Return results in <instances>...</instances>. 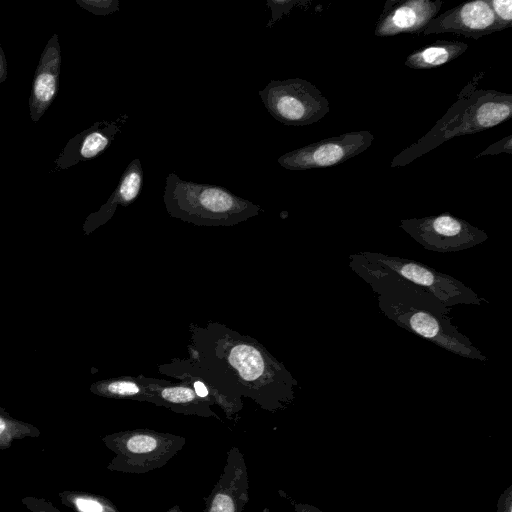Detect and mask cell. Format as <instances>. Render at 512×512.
I'll return each mask as SVG.
<instances>
[{"instance_id": "1", "label": "cell", "mask_w": 512, "mask_h": 512, "mask_svg": "<svg viewBox=\"0 0 512 512\" xmlns=\"http://www.w3.org/2000/svg\"><path fill=\"white\" fill-rule=\"evenodd\" d=\"M377 294L381 312L398 326L460 357L488 358L452 323L450 308L421 287L402 280L368 283Z\"/></svg>"}, {"instance_id": "2", "label": "cell", "mask_w": 512, "mask_h": 512, "mask_svg": "<svg viewBox=\"0 0 512 512\" xmlns=\"http://www.w3.org/2000/svg\"><path fill=\"white\" fill-rule=\"evenodd\" d=\"M483 75L476 74L435 125L392 159V168L405 166L454 137L475 134L511 118L512 94L477 88Z\"/></svg>"}, {"instance_id": "3", "label": "cell", "mask_w": 512, "mask_h": 512, "mask_svg": "<svg viewBox=\"0 0 512 512\" xmlns=\"http://www.w3.org/2000/svg\"><path fill=\"white\" fill-rule=\"evenodd\" d=\"M350 268L366 283L402 280L423 288L447 308L481 305L484 298L460 280L417 260L380 252H358L349 256Z\"/></svg>"}, {"instance_id": "4", "label": "cell", "mask_w": 512, "mask_h": 512, "mask_svg": "<svg viewBox=\"0 0 512 512\" xmlns=\"http://www.w3.org/2000/svg\"><path fill=\"white\" fill-rule=\"evenodd\" d=\"M163 199L172 217L196 225L231 226L261 210L222 186L185 181L175 173L166 177Z\"/></svg>"}, {"instance_id": "5", "label": "cell", "mask_w": 512, "mask_h": 512, "mask_svg": "<svg viewBox=\"0 0 512 512\" xmlns=\"http://www.w3.org/2000/svg\"><path fill=\"white\" fill-rule=\"evenodd\" d=\"M102 441L115 454L107 469L131 474L163 467L186 443L182 436L151 429L115 432L104 436Z\"/></svg>"}, {"instance_id": "6", "label": "cell", "mask_w": 512, "mask_h": 512, "mask_svg": "<svg viewBox=\"0 0 512 512\" xmlns=\"http://www.w3.org/2000/svg\"><path fill=\"white\" fill-rule=\"evenodd\" d=\"M259 96L270 115L289 126L316 123L330 110L321 91L301 78L271 80L259 91Z\"/></svg>"}, {"instance_id": "7", "label": "cell", "mask_w": 512, "mask_h": 512, "mask_svg": "<svg viewBox=\"0 0 512 512\" xmlns=\"http://www.w3.org/2000/svg\"><path fill=\"white\" fill-rule=\"evenodd\" d=\"M399 227L425 249L458 252L473 248L488 240V234L450 213L400 221Z\"/></svg>"}, {"instance_id": "8", "label": "cell", "mask_w": 512, "mask_h": 512, "mask_svg": "<svg viewBox=\"0 0 512 512\" xmlns=\"http://www.w3.org/2000/svg\"><path fill=\"white\" fill-rule=\"evenodd\" d=\"M373 140L374 135L366 130L348 132L289 151L277 162L288 170L330 167L359 155Z\"/></svg>"}, {"instance_id": "9", "label": "cell", "mask_w": 512, "mask_h": 512, "mask_svg": "<svg viewBox=\"0 0 512 512\" xmlns=\"http://www.w3.org/2000/svg\"><path fill=\"white\" fill-rule=\"evenodd\" d=\"M494 32L499 28L488 0H474L436 15L422 34L452 33L478 40Z\"/></svg>"}, {"instance_id": "10", "label": "cell", "mask_w": 512, "mask_h": 512, "mask_svg": "<svg viewBox=\"0 0 512 512\" xmlns=\"http://www.w3.org/2000/svg\"><path fill=\"white\" fill-rule=\"evenodd\" d=\"M249 480L244 455L238 447L227 452L219 480L204 499L203 512H243L249 501Z\"/></svg>"}, {"instance_id": "11", "label": "cell", "mask_w": 512, "mask_h": 512, "mask_svg": "<svg viewBox=\"0 0 512 512\" xmlns=\"http://www.w3.org/2000/svg\"><path fill=\"white\" fill-rule=\"evenodd\" d=\"M440 0H387L380 14L374 34L379 37L401 33H422L438 15Z\"/></svg>"}, {"instance_id": "12", "label": "cell", "mask_w": 512, "mask_h": 512, "mask_svg": "<svg viewBox=\"0 0 512 512\" xmlns=\"http://www.w3.org/2000/svg\"><path fill=\"white\" fill-rule=\"evenodd\" d=\"M128 115L114 120H102L72 137L55 159L58 169H68L79 162L93 159L104 153L121 132Z\"/></svg>"}, {"instance_id": "13", "label": "cell", "mask_w": 512, "mask_h": 512, "mask_svg": "<svg viewBox=\"0 0 512 512\" xmlns=\"http://www.w3.org/2000/svg\"><path fill=\"white\" fill-rule=\"evenodd\" d=\"M61 60L59 37L54 33L40 55L33 77L29 97V111L33 122L40 120L58 93Z\"/></svg>"}, {"instance_id": "14", "label": "cell", "mask_w": 512, "mask_h": 512, "mask_svg": "<svg viewBox=\"0 0 512 512\" xmlns=\"http://www.w3.org/2000/svg\"><path fill=\"white\" fill-rule=\"evenodd\" d=\"M143 185V168L139 159L132 160L108 200L96 212L87 216L83 224L86 235L105 224L114 215L118 206L126 207L139 196Z\"/></svg>"}, {"instance_id": "15", "label": "cell", "mask_w": 512, "mask_h": 512, "mask_svg": "<svg viewBox=\"0 0 512 512\" xmlns=\"http://www.w3.org/2000/svg\"><path fill=\"white\" fill-rule=\"evenodd\" d=\"M468 49V45L460 41L437 40L411 52L405 66L416 70L433 69L458 58Z\"/></svg>"}, {"instance_id": "16", "label": "cell", "mask_w": 512, "mask_h": 512, "mask_svg": "<svg viewBox=\"0 0 512 512\" xmlns=\"http://www.w3.org/2000/svg\"><path fill=\"white\" fill-rule=\"evenodd\" d=\"M156 404H163L176 412L209 417L215 414L209 409V401L200 398L189 386H171L151 390Z\"/></svg>"}, {"instance_id": "17", "label": "cell", "mask_w": 512, "mask_h": 512, "mask_svg": "<svg viewBox=\"0 0 512 512\" xmlns=\"http://www.w3.org/2000/svg\"><path fill=\"white\" fill-rule=\"evenodd\" d=\"M229 362L241 377L247 381H256L268 374L267 363L261 353L252 345L240 343L232 347Z\"/></svg>"}, {"instance_id": "18", "label": "cell", "mask_w": 512, "mask_h": 512, "mask_svg": "<svg viewBox=\"0 0 512 512\" xmlns=\"http://www.w3.org/2000/svg\"><path fill=\"white\" fill-rule=\"evenodd\" d=\"M90 391L98 396L115 399H137L155 403L152 393L140 384L127 379H107L93 383Z\"/></svg>"}, {"instance_id": "19", "label": "cell", "mask_w": 512, "mask_h": 512, "mask_svg": "<svg viewBox=\"0 0 512 512\" xmlns=\"http://www.w3.org/2000/svg\"><path fill=\"white\" fill-rule=\"evenodd\" d=\"M58 495L62 504L75 512H119L116 505L102 495L83 491H63Z\"/></svg>"}, {"instance_id": "20", "label": "cell", "mask_w": 512, "mask_h": 512, "mask_svg": "<svg viewBox=\"0 0 512 512\" xmlns=\"http://www.w3.org/2000/svg\"><path fill=\"white\" fill-rule=\"evenodd\" d=\"M40 430L27 422L13 418L4 408L0 407V449L5 450L11 447L15 440H22L27 437L37 438Z\"/></svg>"}, {"instance_id": "21", "label": "cell", "mask_w": 512, "mask_h": 512, "mask_svg": "<svg viewBox=\"0 0 512 512\" xmlns=\"http://www.w3.org/2000/svg\"><path fill=\"white\" fill-rule=\"evenodd\" d=\"M82 9L96 15L107 16L119 11L118 0H75Z\"/></svg>"}, {"instance_id": "22", "label": "cell", "mask_w": 512, "mask_h": 512, "mask_svg": "<svg viewBox=\"0 0 512 512\" xmlns=\"http://www.w3.org/2000/svg\"><path fill=\"white\" fill-rule=\"evenodd\" d=\"M491 10L496 18L499 31L512 26V1L488 0Z\"/></svg>"}, {"instance_id": "23", "label": "cell", "mask_w": 512, "mask_h": 512, "mask_svg": "<svg viewBox=\"0 0 512 512\" xmlns=\"http://www.w3.org/2000/svg\"><path fill=\"white\" fill-rule=\"evenodd\" d=\"M267 5L270 7L272 16L267 23V27H272L279 19L289 12L295 6H305L309 3L306 0H267Z\"/></svg>"}, {"instance_id": "24", "label": "cell", "mask_w": 512, "mask_h": 512, "mask_svg": "<svg viewBox=\"0 0 512 512\" xmlns=\"http://www.w3.org/2000/svg\"><path fill=\"white\" fill-rule=\"evenodd\" d=\"M500 153H512V135H508L496 143L491 144L485 150L475 156V158L485 155H497Z\"/></svg>"}, {"instance_id": "25", "label": "cell", "mask_w": 512, "mask_h": 512, "mask_svg": "<svg viewBox=\"0 0 512 512\" xmlns=\"http://www.w3.org/2000/svg\"><path fill=\"white\" fill-rule=\"evenodd\" d=\"M24 505L32 512H61L55 508L51 503L42 498L25 497L22 499Z\"/></svg>"}, {"instance_id": "26", "label": "cell", "mask_w": 512, "mask_h": 512, "mask_svg": "<svg viewBox=\"0 0 512 512\" xmlns=\"http://www.w3.org/2000/svg\"><path fill=\"white\" fill-rule=\"evenodd\" d=\"M496 512H512V485L500 495Z\"/></svg>"}, {"instance_id": "27", "label": "cell", "mask_w": 512, "mask_h": 512, "mask_svg": "<svg viewBox=\"0 0 512 512\" xmlns=\"http://www.w3.org/2000/svg\"><path fill=\"white\" fill-rule=\"evenodd\" d=\"M8 77V63L0 43V83L7 80Z\"/></svg>"}, {"instance_id": "28", "label": "cell", "mask_w": 512, "mask_h": 512, "mask_svg": "<svg viewBox=\"0 0 512 512\" xmlns=\"http://www.w3.org/2000/svg\"><path fill=\"white\" fill-rule=\"evenodd\" d=\"M193 385H194L195 393L200 398L208 400L209 392H208L206 386L204 385V383H202L201 381H195Z\"/></svg>"}, {"instance_id": "29", "label": "cell", "mask_w": 512, "mask_h": 512, "mask_svg": "<svg viewBox=\"0 0 512 512\" xmlns=\"http://www.w3.org/2000/svg\"><path fill=\"white\" fill-rule=\"evenodd\" d=\"M294 509L295 512H323L317 507L306 503H296L294 505Z\"/></svg>"}, {"instance_id": "30", "label": "cell", "mask_w": 512, "mask_h": 512, "mask_svg": "<svg viewBox=\"0 0 512 512\" xmlns=\"http://www.w3.org/2000/svg\"><path fill=\"white\" fill-rule=\"evenodd\" d=\"M166 512H182L180 506L178 504L172 506L170 509H168Z\"/></svg>"}]
</instances>
